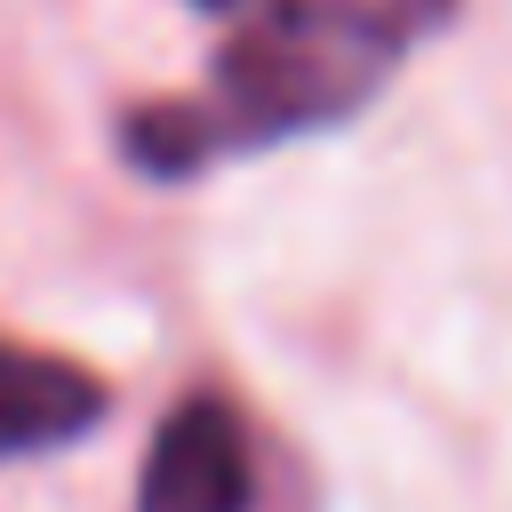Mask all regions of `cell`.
<instances>
[{
	"label": "cell",
	"mask_w": 512,
	"mask_h": 512,
	"mask_svg": "<svg viewBox=\"0 0 512 512\" xmlns=\"http://www.w3.org/2000/svg\"><path fill=\"white\" fill-rule=\"evenodd\" d=\"M104 408H112V384L96 368L0 336V464L88 440L104 424Z\"/></svg>",
	"instance_id": "3957f363"
},
{
	"label": "cell",
	"mask_w": 512,
	"mask_h": 512,
	"mask_svg": "<svg viewBox=\"0 0 512 512\" xmlns=\"http://www.w3.org/2000/svg\"><path fill=\"white\" fill-rule=\"evenodd\" d=\"M448 16L456 0H256V16L224 40L208 88L128 112L120 152L144 176H200L232 152L336 128Z\"/></svg>",
	"instance_id": "6da1fadb"
},
{
	"label": "cell",
	"mask_w": 512,
	"mask_h": 512,
	"mask_svg": "<svg viewBox=\"0 0 512 512\" xmlns=\"http://www.w3.org/2000/svg\"><path fill=\"white\" fill-rule=\"evenodd\" d=\"M256 504V464L248 432L216 392H192L160 416L136 480V512H248Z\"/></svg>",
	"instance_id": "7a4b0ae2"
},
{
	"label": "cell",
	"mask_w": 512,
	"mask_h": 512,
	"mask_svg": "<svg viewBox=\"0 0 512 512\" xmlns=\"http://www.w3.org/2000/svg\"><path fill=\"white\" fill-rule=\"evenodd\" d=\"M200 8H232V0H200Z\"/></svg>",
	"instance_id": "277c9868"
}]
</instances>
